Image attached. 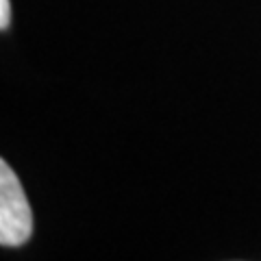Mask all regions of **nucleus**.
<instances>
[{
    "label": "nucleus",
    "mask_w": 261,
    "mask_h": 261,
    "mask_svg": "<svg viewBox=\"0 0 261 261\" xmlns=\"http://www.w3.org/2000/svg\"><path fill=\"white\" fill-rule=\"evenodd\" d=\"M33 235V211L20 178L5 159L0 161V244L20 248Z\"/></svg>",
    "instance_id": "1"
},
{
    "label": "nucleus",
    "mask_w": 261,
    "mask_h": 261,
    "mask_svg": "<svg viewBox=\"0 0 261 261\" xmlns=\"http://www.w3.org/2000/svg\"><path fill=\"white\" fill-rule=\"evenodd\" d=\"M9 20H11V7H9V0H0V29H7L9 27Z\"/></svg>",
    "instance_id": "2"
}]
</instances>
